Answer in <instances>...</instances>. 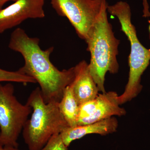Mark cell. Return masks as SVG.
<instances>
[{
  "label": "cell",
  "mask_w": 150,
  "mask_h": 150,
  "mask_svg": "<svg viewBox=\"0 0 150 150\" xmlns=\"http://www.w3.org/2000/svg\"><path fill=\"white\" fill-rule=\"evenodd\" d=\"M45 0H16L0 9V33L16 27L29 18L45 17Z\"/></svg>",
  "instance_id": "cell-8"
},
{
  "label": "cell",
  "mask_w": 150,
  "mask_h": 150,
  "mask_svg": "<svg viewBox=\"0 0 150 150\" xmlns=\"http://www.w3.org/2000/svg\"><path fill=\"white\" fill-rule=\"evenodd\" d=\"M107 11L118 18L121 30L128 38L131 46L129 80L124 91L118 97L121 105L137 97L142 91L141 78L149 65L150 49L143 46L138 39L136 28L131 22V8L128 3L120 1L112 5H108Z\"/></svg>",
  "instance_id": "cell-4"
},
{
  "label": "cell",
  "mask_w": 150,
  "mask_h": 150,
  "mask_svg": "<svg viewBox=\"0 0 150 150\" xmlns=\"http://www.w3.org/2000/svg\"><path fill=\"white\" fill-rule=\"evenodd\" d=\"M108 6L106 0H103L100 13L85 40L87 51L91 54L89 70L102 93L106 92L104 83L106 73L116 74L119 69L117 56L120 41L115 37L108 21Z\"/></svg>",
  "instance_id": "cell-2"
},
{
  "label": "cell",
  "mask_w": 150,
  "mask_h": 150,
  "mask_svg": "<svg viewBox=\"0 0 150 150\" xmlns=\"http://www.w3.org/2000/svg\"><path fill=\"white\" fill-rule=\"evenodd\" d=\"M59 107L69 126H77L80 105L71 85L68 86L65 89L63 97L59 102Z\"/></svg>",
  "instance_id": "cell-11"
},
{
  "label": "cell",
  "mask_w": 150,
  "mask_h": 150,
  "mask_svg": "<svg viewBox=\"0 0 150 150\" xmlns=\"http://www.w3.org/2000/svg\"><path fill=\"white\" fill-rule=\"evenodd\" d=\"M51 2L57 13L67 18L78 36L85 40L100 13L103 0H51Z\"/></svg>",
  "instance_id": "cell-6"
},
{
  "label": "cell",
  "mask_w": 150,
  "mask_h": 150,
  "mask_svg": "<svg viewBox=\"0 0 150 150\" xmlns=\"http://www.w3.org/2000/svg\"><path fill=\"white\" fill-rule=\"evenodd\" d=\"M4 150H21L18 149V148L13 147L11 146L4 147Z\"/></svg>",
  "instance_id": "cell-16"
},
{
  "label": "cell",
  "mask_w": 150,
  "mask_h": 150,
  "mask_svg": "<svg viewBox=\"0 0 150 150\" xmlns=\"http://www.w3.org/2000/svg\"><path fill=\"white\" fill-rule=\"evenodd\" d=\"M0 150H4V146L0 143Z\"/></svg>",
  "instance_id": "cell-17"
},
{
  "label": "cell",
  "mask_w": 150,
  "mask_h": 150,
  "mask_svg": "<svg viewBox=\"0 0 150 150\" xmlns=\"http://www.w3.org/2000/svg\"><path fill=\"white\" fill-rule=\"evenodd\" d=\"M118 94L114 91L98 94L94 99L80 105L77 125L97 122L113 116L126 115L125 109L120 107Z\"/></svg>",
  "instance_id": "cell-7"
},
{
  "label": "cell",
  "mask_w": 150,
  "mask_h": 150,
  "mask_svg": "<svg viewBox=\"0 0 150 150\" xmlns=\"http://www.w3.org/2000/svg\"><path fill=\"white\" fill-rule=\"evenodd\" d=\"M65 144L60 134L54 135L40 150H69Z\"/></svg>",
  "instance_id": "cell-13"
},
{
  "label": "cell",
  "mask_w": 150,
  "mask_h": 150,
  "mask_svg": "<svg viewBox=\"0 0 150 150\" xmlns=\"http://www.w3.org/2000/svg\"><path fill=\"white\" fill-rule=\"evenodd\" d=\"M16 0H0V9L3 8V6L8 1L15 2Z\"/></svg>",
  "instance_id": "cell-15"
},
{
  "label": "cell",
  "mask_w": 150,
  "mask_h": 150,
  "mask_svg": "<svg viewBox=\"0 0 150 150\" xmlns=\"http://www.w3.org/2000/svg\"><path fill=\"white\" fill-rule=\"evenodd\" d=\"M74 69V79L71 86L77 101L80 105L94 99L99 91L90 72L88 64L85 61L79 62Z\"/></svg>",
  "instance_id": "cell-10"
},
{
  "label": "cell",
  "mask_w": 150,
  "mask_h": 150,
  "mask_svg": "<svg viewBox=\"0 0 150 150\" xmlns=\"http://www.w3.org/2000/svg\"><path fill=\"white\" fill-rule=\"evenodd\" d=\"M14 91L10 83H0V143L4 147L18 148V137L32 110L18 101Z\"/></svg>",
  "instance_id": "cell-5"
},
{
  "label": "cell",
  "mask_w": 150,
  "mask_h": 150,
  "mask_svg": "<svg viewBox=\"0 0 150 150\" xmlns=\"http://www.w3.org/2000/svg\"><path fill=\"white\" fill-rule=\"evenodd\" d=\"M143 17H150V12L149 10V5L148 4L147 0H143Z\"/></svg>",
  "instance_id": "cell-14"
},
{
  "label": "cell",
  "mask_w": 150,
  "mask_h": 150,
  "mask_svg": "<svg viewBox=\"0 0 150 150\" xmlns=\"http://www.w3.org/2000/svg\"><path fill=\"white\" fill-rule=\"evenodd\" d=\"M1 82L23 84L37 83L33 78L22 74L18 70L16 71H11L0 69V82Z\"/></svg>",
  "instance_id": "cell-12"
},
{
  "label": "cell",
  "mask_w": 150,
  "mask_h": 150,
  "mask_svg": "<svg viewBox=\"0 0 150 150\" xmlns=\"http://www.w3.org/2000/svg\"><path fill=\"white\" fill-rule=\"evenodd\" d=\"M118 121L115 117L107 118L94 123L69 127L60 134L65 144L69 147L75 140L87 135L98 134L102 136L112 134L117 131Z\"/></svg>",
  "instance_id": "cell-9"
},
{
  "label": "cell",
  "mask_w": 150,
  "mask_h": 150,
  "mask_svg": "<svg viewBox=\"0 0 150 150\" xmlns=\"http://www.w3.org/2000/svg\"><path fill=\"white\" fill-rule=\"evenodd\" d=\"M39 38L29 37L24 30L18 28L12 33L8 47L20 53L24 59L20 72L31 77L39 84L45 102H59L65 89L74 79V67L60 71L50 60L54 50L51 47L43 50L39 46Z\"/></svg>",
  "instance_id": "cell-1"
},
{
  "label": "cell",
  "mask_w": 150,
  "mask_h": 150,
  "mask_svg": "<svg viewBox=\"0 0 150 150\" xmlns=\"http://www.w3.org/2000/svg\"><path fill=\"white\" fill-rule=\"evenodd\" d=\"M26 103L33 111L22 132L28 150H40L54 135L69 127L59 110V102H45L40 88L33 91Z\"/></svg>",
  "instance_id": "cell-3"
}]
</instances>
